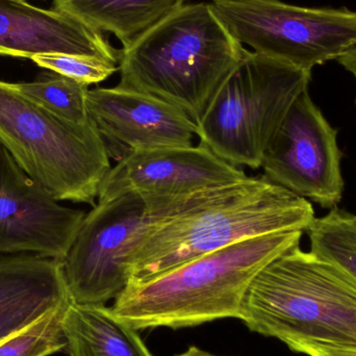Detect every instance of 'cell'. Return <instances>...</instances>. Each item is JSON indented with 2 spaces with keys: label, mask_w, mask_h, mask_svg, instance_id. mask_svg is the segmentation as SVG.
Returning <instances> with one entry per match:
<instances>
[{
  "label": "cell",
  "mask_w": 356,
  "mask_h": 356,
  "mask_svg": "<svg viewBox=\"0 0 356 356\" xmlns=\"http://www.w3.org/2000/svg\"><path fill=\"white\" fill-rule=\"evenodd\" d=\"M164 207L131 240L129 284L152 280L197 257L249 238L301 230L315 218L311 203L264 177L194 195Z\"/></svg>",
  "instance_id": "1"
},
{
  "label": "cell",
  "mask_w": 356,
  "mask_h": 356,
  "mask_svg": "<svg viewBox=\"0 0 356 356\" xmlns=\"http://www.w3.org/2000/svg\"><path fill=\"white\" fill-rule=\"evenodd\" d=\"M302 234L290 230L249 238L152 280L129 284L115 298L113 313L138 332L240 319L243 300L255 276L286 251L300 246Z\"/></svg>",
  "instance_id": "2"
},
{
  "label": "cell",
  "mask_w": 356,
  "mask_h": 356,
  "mask_svg": "<svg viewBox=\"0 0 356 356\" xmlns=\"http://www.w3.org/2000/svg\"><path fill=\"white\" fill-rule=\"evenodd\" d=\"M246 50L209 2L186 3L122 48L118 86L172 104L199 127Z\"/></svg>",
  "instance_id": "3"
},
{
  "label": "cell",
  "mask_w": 356,
  "mask_h": 356,
  "mask_svg": "<svg viewBox=\"0 0 356 356\" xmlns=\"http://www.w3.org/2000/svg\"><path fill=\"white\" fill-rule=\"evenodd\" d=\"M250 332L286 346L316 342L356 348V280L300 246L266 266L243 300Z\"/></svg>",
  "instance_id": "4"
},
{
  "label": "cell",
  "mask_w": 356,
  "mask_h": 356,
  "mask_svg": "<svg viewBox=\"0 0 356 356\" xmlns=\"http://www.w3.org/2000/svg\"><path fill=\"white\" fill-rule=\"evenodd\" d=\"M0 144L56 200L96 204L110 152L93 121L83 124L50 112L0 81Z\"/></svg>",
  "instance_id": "5"
},
{
  "label": "cell",
  "mask_w": 356,
  "mask_h": 356,
  "mask_svg": "<svg viewBox=\"0 0 356 356\" xmlns=\"http://www.w3.org/2000/svg\"><path fill=\"white\" fill-rule=\"evenodd\" d=\"M312 73L247 49L224 83L197 137L232 166L261 168L264 154Z\"/></svg>",
  "instance_id": "6"
},
{
  "label": "cell",
  "mask_w": 356,
  "mask_h": 356,
  "mask_svg": "<svg viewBox=\"0 0 356 356\" xmlns=\"http://www.w3.org/2000/svg\"><path fill=\"white\" fill-rule=\"evenodd\" d=\"M230 35L253 52L312 73L356 45V12L282 0H211Z\"/></svg>",
  "instance_id": "7"
},
{
  "label": "cell",
  "mask_w": 356,
  "mask_h": 356,
  "mask_svg": "<svg viewBox=\"0 0 356 356\" xmlns=\"http://www.w3.org/2000/svg\"><path fill=\"white\" fill-rule=\"evenodd\" d=\"M152 219L145 199L127 194L96 202L63 261L71 298L79 305H106L129 282L127 257L134 236Z\"/></svg>",
  "instance_id": "8"
},
{
  "label": "cell",
  "mask_w": 356,
  "mask_h": 356,
  "mask_svg": "<svg viewBox=\"0 0 356 356\" xmlns=\"http://www.w3.org/2000/svg\"><path fill=\"white\" fill-rule=\"evenodd\" d=\"M337 137L309 90L303 92L264 154L263 177L320 207H337L344 192Z\"/></svg>",
  "instance_id": "9"
},
{
  "label": "cell",
  "mask_w": 356,
  "mask_h": 356,
  "mask_svg": "<svg viewBox=\"0 0 356 356\" xmlns=\"http://www.w3.org/2000/svg\"><path fill=\"white\" fill-rule=\"evenodd\" d=\"M85 216L56 200L0 144V255L33 254L63 261Z\"/></svg>",
  "instance_id": "10"
},
{
  "label": "cell",
  "mask_w": 356,
  "mask_h": 356,
  "mask_svg": "<svg viewBox=\"0 0 356 356\" xmlns=\"http://www.w3.org/2000/svg\"><path fill=\"white\" fill-rule=\"evenodd\" d=\"M247 177L204 144L181 148L129 150L108 170L96 202L127 194L184 197L236 184Z\"/></svg>",
  "instance_id": "11"
},
{
  "label": "cell",
  "mask_w": 356,
  "mask_h": 356,
  "mask_svg": "<svg viewBox=\"0 0 356 356\" xmlns=\"http://www.w3.org/2000/svg\"><path fill=\"white\" fill-rule=\"evenodd\" d=\"M90 118L104 139L129 150L191 147L198 125L172 104L125 88L89 89Z\"/></svg>",
  "instance_id": "12"
},
{
  "label": "cell",
  "mask_w": 356,
  "mask_h": 356,
  "mask_svg": "<svg viewBox=\"0 0 356 356\" xmlns=\"http://www.w3.org/2000/svg\"><path fill=\"white\" fill-rule=\"evenodd\" d=\"M44 54L91 56L119 66L121 50L102 31L56 8L0 0V54L31 60Z\"/></svg>",
  "instance_id": "13"
},
{
  "label": "cell",
  "mask_w": 356,
  "mask_h": 356,
  "mask_svg": "<svg viewBox=\"0 0 356 356\" xmlns=\"http://www.w3.org/2000/svg\"><path fill=\"white\" fill-rule=\"evenodd\" d=\"M72 302L62 261L0 255V340Z\"/></svg>",
  "instance_id": "14"
},
{
  "label": "cell",
  "mask_w": 356,
  "mask_h": 356,
  "mask_svg": "<svg viewBox=\"0 0 356 356\" xmlns=\"http://www.w3.org/2000/svg\"><path fill=\"white\" fill-rule=\"evenodd\" d=\"M63 330L70 356H154L138 330L123 323L106 305L71 303Z\"/></svg>",
  "instance_id": "15"
},
{
  "label": "cell",
  "mask_w": 356,
  "mask_h": 356,
  "mask_svg": "<svg viewBox=\"0 0 356 356\" xmlns=\"http://www.w3.org/2000/svg\"><path fill=\"white\" fill-rule=\"evenodd\" d=\"M188 0H54V8L83 24L113 33L129 47Z\"/></svg>",
  "instance_id": "16"
},
{
  "label": "cell",
  "mask_w": 356,
  "mask_h": 356,
  "mask_svg": "<svg viewBox=\"0 0 356 356\" xmlns=\"http://www.w3.org/2000/svg\"><path fill=\"white\" fill-rule=\"evenodd\" d=\"M311 252L348 272L356 280V215L338 207L316 218L307 228Z\"/></svg>",
  "instance_id": "17"
},
{
  "label": "cell",
  "mask_w": 356,
  "mask_h": 356,
  "mask_svg": "<svg viewBox=\"0 0 356 356\" xmlns=\"http://www.w3.org/2000/svg\"><path fill=\"white\" fill-rule=\"evenodd\" d=\"M14 83L27 97L67 120L79 124L91 121L87 106L89 86L56 73Z\"/></svg>",
  "instance_id": "18"
},
{
  "label": "cell",
  "mask_w": 356,
  "mask_h": 356,
  "mask_svg": "<svg viewBox=\"0 0 356 356\" xmlns=\"http://www.w3.org/2000/svg\"><path fill=\"white\" fill-rule=\"evenodd\" d=\"M69 305L50 312L6 338L0 343V356H49L66 351L63 320Z\"/></svg>",
  "instance_id": "19"
},
{
  "label": "cell",
  "mask_w": 356,
  "mask_h": 356,
  "mask_svg": "<svg viewBox=\"0 0 356 356\" xmlns=\"http://www.w3.org/2000/svg\"><path fill=\"white\" fill-rule=\"evenodd\" d=\"M41 68L74 79L83 85L106 81L118 71L119 66L91 56L66 54H38L31 58Z\"/></svg>",
  "instance_id": "20"
},
{
  "label": "cell",
  "mask_w": 356,
  "mask_h": 356,
  "mask_svg": "<svg viewBox=\"0 0 356 356\" xmlns=\"http://www.w3.org/2000/svg\"><path fill=\"white\" fill-rule=\"evenodd\" d=\"M289 348L297 353L309 356H356V348L330 346L316 342H297Z\"/></svg>",
  "instance_id": "21"
},
{
  "label": "cell",
  "mask_w": 356,
  "mask_h": 356,
  "mask_svg": "<svg viewBox=\"0 0 356 356\" xmlns=\"http://www.w3.org/2000/svg\"><path fill=\"white\" fill-rule=\"evenodd\" d=\"M338 63L344 67L348 72H350L356 79V45L355 47L345 52L338 58ZM356 104V100H355Z\"/></svg>",
  "instance_id": "22"
},
{
  "label": "cell",
  "mask_w": 356,
  "mask_h": 356,
  "mask_svg": "<svg viewBox=\"0 0 356 356\" xmlns=\"http://www.w3.org/2000/svg\"><path fill=\"white\" fill-rule=\"evenodd\" d=\"M175 356H220L213 355V353H209V351L203 350V349L199 348L197 346H190L184 353H179V355Z\"/></svg>",
  "instance_id": "23"
},
{
  "label": "cell",
  "mask_w": 356,
  "mask_h": 356,
  "mask_svg": "<svg viewBox=\"0 0 356 356\" xmlns=\"http://www.w3.org/2000/svg\"><path fill=\"white\" fill-rule=\"evenodd\" d=\"M6 339H2V340H0V343L3 342V341L6 340Z\"/></svg>",
  "instance_id": "24"
}]
</instances>
